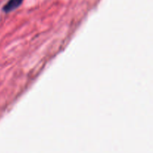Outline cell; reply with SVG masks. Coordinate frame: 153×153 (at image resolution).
Returning a JSON list of instances; mask_svg holds the SVG:
<instances>
[{"label":"cell","instance_id":"1","mask_svg":"<svg viewBox=\"0 0 153 153\" xmlns=\"http://www.w3.org/2000/svg\"><path fill=\"white\" fill-rule=\"evenodd\" d=\"M23 1L24 0H8L7 3L3 6L2 10L4 13H10L17 9L22 4Z\"/></svg>","mask_w":153,"mask_h":153}]
</instances>
